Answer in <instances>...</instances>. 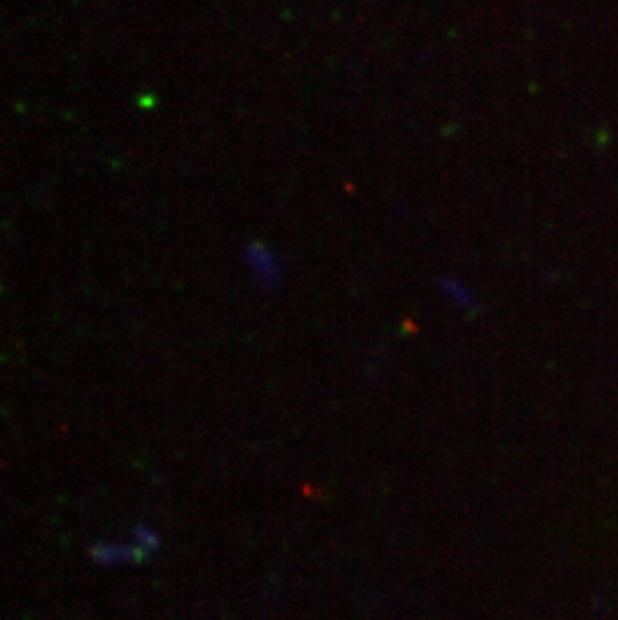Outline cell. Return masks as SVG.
Instances as JSON below:
<instances>
[{"label": "cell", "mask_w": 618, "mask_h": 620, "mask_svg": "<svg viewBox=\"0 0 618 620\" xmlns=\"http://www.w3.org/2000/svg\"><path fill=\"white\" fill-rule=\"evenodd\" d=\"M439 287L444 289V293L455 302L458 305H462V307H472L474 305V297L472 293L468 291V287L464 286L460 279H455V277H442L439 279Z\"/></svg>", "instance_id": "cell-2"}, {"label": "cell", "mask_w": 618, "mask_h": 620, "mask_svg": "<svg viewBox=\"0 0 618 620\" xmlns=\"http://www.w3.org/2000/svg\"><path fill=\"white\" fill-rule=\"evenodd\" d=\"M247 265L261 287H273L281 275V261L265 243H249L245 249Z\"/></svg>", "instance_id": "cell-1"}]
</instances>
